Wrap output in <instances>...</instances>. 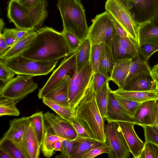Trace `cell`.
Instances as JSON below:
<instances>
[{
  "instance_id": "45",
  "label": "cell",
  "mask_w": 158,
  "mask_h": 158,
  "mask_svg": "<svg viewBox=\"0 0 158 158\" xmlns=\"http://www.w3.org/2000/svg\"><path fill=\"white\" fill-rule=\"evenodd\" d=\"M108 153V148L104 142L101 146L94 148L84 154L81 158H93L101 154Z\"/></svg>"
},
{
  "instance_id": "48",
  "label": "cell",
  "mask_w": 158,
  "mask_h": 158,
  "mask_svg": "<svg viewBox=\"0 0 158 158\" xmlns=\"http://www.w3.org/2000/svg\"><path fill=\"white\" fill-rule=\"evenodd\" d=\"M73 140L66 139L62 142L61 154L66 158H70L72 150Z\"/></svg>"
},
{
  "instance_id": "32",
  "label": "cell",
  "mask_w": 158,
  "mask_h": 158,
  "mask_svg": "<svg viewBox=\"0 0 158 158\" xmlns=\"http://www.w3.org/2000/svg\"><path fill=\"white\" fill-rule=\"evenodd\" d=\"M66 139L45 131V135L41 147L42 152L46 158L52 157L54 152L52 144L55 142L62 141Z\"/></svg>"
},
{
  "instance_id": "59",
  "label": "cell",
  "mask_w": 158,
  "mask_h": 158,
  "mask_svg": "<svg viewBox=\"0 0 158 158\" xmlns=\"http://www.w3.org/2000/svg\"><path fill=\"white\" fill-rule=\"evenodd\" d=\"M4 23L2 19L0 20V33H2L4 26Z\"/></svg>"
},
{
  "instance_id": "14",
  "label": "cell",
  "mask_w": 158,
  "mask_h": 158,
  "mask_svg": "<svg viewBox=\"0 0 158 158\" xmlns=\"http://www.w3.org/2000/svg\"><path fill=\"white\" fill-rule=\"evenodd\" d=\"M125 91H158V80L153 74L142 73L131 78L121 88Z\"/></svg>"
},
{
  "instance_id": "42",
  "label": "cell",
  "mask_w": 158,
  "mask_h": 158,
  "mask_svg": "<svg viewBox=\"0 0 158 158\" xmlns=\"http://www.w3.org/2000/svg\"><path fill=\"white\" fill-rule=\"evenodd\" d=\"M15 74L6 65L4 61L0 59V80L3 84L13 78Z\"/></svg>"
},
{
  "instance_id": "57",
  "label": "cell",
  "mask_w": 158,
  "mask_h": 158,
  "mask_svg": "<svg viewBox=\"0 0 158 158\" xmlns=\"http://www.w3.org/2000/svg\"><path fill=\"white\" fill-rule=\"evenodd\" d=\"M157 103L158 105V110L157 112L156 118V120L153 126H152L158 132V100H157Z\"/></svg>"
},
{
  "instance_id": "56",
  "label": "cell",
  "mask_w": 158,
  "mask_h": 158,
  "mask_svg": "<svg viewBox=\"0 0 158 158\" xmlns=\"http://www.w3.org/2000/svg\"><path fill=\"white\" fill-rule=\"evenodd\" d=\"M152 71L155 77L158 79V63L152 67Z\"/></svg>"
},
{
  "instance_id": "19",
  "label": "cell",
  "mask_w": 158,
  "mask_h": 158,
  "mask_svg": "<svg viewBox=\"0 0 158 158\" xmlns=\"http://www.w3.org/2000/svg\"><path fill=\"white\" fill-rule=\"evenodd\" d=\"M71 79V77L69 75H66L44 98L71 108L69 99V88Z\"/></svg>"
},
{
  "instance_id": "1",
  "label": "cell",
  "mask_w": 158,
  "mask_h": 158,
  "mask_svg": "<svg viewBox=\"0 0 158 158\" xmlns=\"http://www.w3.org/2000/svg\"><path fill=\"white\" fill-rule=\"evenodd\" d=\"M36 31V36L31 45L21 56L35 60L51 61L71 54L62 32L49 27L41 28Z\"/></svg>"
},
{
  "instance_id": "7",
  "label": "cell",
  "mask_w": 158,
  "mask_h": 158,
  "mask_svg": "<svg viewBox=\"0 0 158 158\" xmlns=\"http://www.w3.org/2000/svg\"><path fill=\"white\" fill-rule=\"evenodd\" d=\"M32 77L17 74L6 83L1 85L0 98L13 100L16 104L38 88Z\"/></svg>"
},
{
  "instance_id": "8",
  "label": "cell",
  "mask_w": 158,
  "mask_h": 158,
  "mask_svg": "<svg viewBox=\"0 0 158 158\" xmlns=\"http://www.w3.org/2000/svg\"><path fill=\"white\" fill-rule=\"evenodd\" d=\"M105 9L138 45V27L127 6L120 0H107Z\"/></svg>"
},
{
  "instance_id": "4",
  "label": "cell",
  "mask_w": 158,
  "mask_h": 158,
  "mask_svg": "<svg viewBox=\"0 0 158 158\" xmlns=\"http://www.w3.org/2000/svg\"><path fill=\"white\" fill-rule=\"evenodd\" d=\"M63 29L74 35L81 43L87 36L89 27L85 10L79 0H58L56 4Z\"/></svg>"
},
{
  "instance_id": "37",
  "label": "cell",
  "mask_w": 158,
  "mask_h": 158,
  "mask_svg": "<svg viewBox=\"0 0 158 158\" xmlns=\"http://www.w3.org/2000/svg\"><path fill=\"white\" fill-rule=\"evenodd\" d=\"M114 37L120 44L127 51L133 58L139 53V46L132 39L122 37L117 34Z\"/></svg>"
},
{
  "instance_id": "23",
  "label": "cell",
  "mask_w": 158,
  "mask_h": 158,
  "mask_svg": "<svg viewBox=\"0 0 158 158\" xmlns=\"http://www.w3.org/2000/svg\"><path fill=\"white\" fill-rule=\"evenodd\" d=\"M28 117H23L10 121V127L3 137L20 142L29 122Z\"/></svg>"
},
{
  "instance_id": "22",
  "label": "cell",
  "mask_w": 158,
  "mask_h": 158,
  "mask_svg": "<svg viewBox=\"0 0 158 158\" xmlns=\"http://www.w3.org/2000/svg\"><path fill=\"white\" fill-rule=\"evenodd\" d=\"M132 58L118 60L115 62L110 80L121 88L125 84L127 77Z\"/></svg>"
},
{
  "instance_id": "29",
  "label": "cell",
  "mask_w": 158,
  "mask_h": 158,
  "mask_svg": "<svg viewBox=\"0 0 158 158\" xmlns=\"http://www.w3.org/2000/svg\"><path fill=\"white\" fill-rule=\"evenodd\" d=\"M0 148L7 152L12 158H27L19 142L3 136L0 140Z\"/></svg>"
},
{
  "instance_id": "31",
  "label": "cell",
  "mask_w": 158,
  "mask_h": 158,
  "mask_svg": "<svg viewBox=\"0 0 158 158\" xmlns=\"http://www.w3.org/2000/svg\"><path fill=\"white\" fill-rule=\"evenodd\" d=\"M109 82H106L101 89L95 93L98 107L102 117L104 119L106 117L109 92L110 89L109 87Z\"/></svg>"
},
{
  "instance_id": "20",
  "label": "cell",
  "mask_w": 158,
  "mask_h": 158,
  "mask_svg": "<svg viewBox=\"0 0 158 158\" xmlns=\"http://www.w3.org/2000/svg\"><path fill=\"white\" fill-rule=\"evenodd\" d=\"M36 35V31H31L27 35L18 40L10 47L3 55L0 56V59L5 61L21 56L30 47Z\"/></svg>"
},
{
  "instance_id": "61",
  "label": "cell",
  "mask_w": 158,
  "mask_h": 158,
  "mask_svg": "<svg viewBox=\"0 0 158 158\" xmlns=\"http://www.w3.org/2000/svg\"><path fill=\"white\" fill-rule=\"evenodd\" d=\"M79 0L81 1V0Z\"/></svg>"
},
{
  "instance_id": "28",
  "label": "cell",
  "mask_w": 158,
  "mask_h": 158,
  "mask_svg": "<svg viewBox=\"0 0 158 158\" xmlns=\"http://www.w3.org/2000/svg\"><path fill=\"white\" fill-rule=\"evenodd\" d=\"M91 45L90 41L88 37L81 43L77 52L76 68L74 72H79L90 60Z\"/></svg>"
},
{
  "instance_id": "13",
  "label": "cell",
  "mask_w": 158,
  "mask_h": 158,
  "mask_svg": "<svg viewBox=\"0 0 158 158\" xmlns=\"http://www.w3.org/2000/svg\"><path fill=\"white\" fill-rule=\"evenodd\" d=\"M129 10L139 26L150 22L158 13V0H135Z\"/></svg>"
},
{
  "instance_id": "12",
  "label": "cell",
  "mask_w": 158,
  "mask_h": 158,
  "mask_svg": "<svg viewBox=\"0 0 158 158\" xmlns=\"http://www.w3.org/2000/svg\"><path fill=\"white\" fill-rule=\"evenodd\" d=\"M48 125L45 131L65 139L73 140L77 136L74 127L68 120L48 111L44 114Z\"/></svg>"
},
{
  "instance_id": "26",
  "label": "cell",
  "mask_w": 158,
  "mask_h": 158,
  "mask_svg": "<svg viewBox=\"0 0 158 158\" xmlns=\"http://www.w3.org/2000/svg\"><path fill=\"white\" fill-rule=\"evenodd\" d=\"M148 61L139 52L136 56L132 59L129 72L125 84L133 77L139 74L142 73L153 74L152 69L148 63Z\"/></svg>"
},
{
  "instance_id": "3",
  "label": "cell",
  "mask_w": 158,
  "mask_h": 158,
  "mask_svg": "<svg viewBox=\"0 0 158 158\" xmlns=\"http://www.w3.org/2000/svg\"><path fill=\"white\" fill-rule=\"evenodd\" d=\"M47 6L46 0H42L31 8L24 6L17 0H10L8 5L7 17L17 28L35 31L43 25L47 17Z\"/></svg>"
},
{
  "instance_id": "39",
  "label": "cell",
  "mask_w": 158,
  "mask_h": 158,
  "mask_svg": "<svg viewBox=\"0 0 158 158\" xmlns=\"http://www.w3.org/2000/svg\"><path fill=\"white\" fill-rule=\"evenodd\" d=\"M61 32L69 48L71 54L77 52L81 43L80 41L74 35L64 29Z\"/></svg>"
},
{
  "instance_id": "18",
  "label": "cell",
  "mask_w": 158,
  "mask_h": 158,
  "mask_svg": "<svg viewBox=\"0 0 158 158\" xmlns=\"http://www.w3.org/2000/svg\"><path fill=\"white\" fill-rule=\"evenodd\" d=\"M19 143L27 158L39 157L41 147L39 144L32 124L30 121Z\"/></svg>"
},
{
  "instance_id": "47",
  "label": "cell",
  "mask_w": 158,
  "mask_h": 158,
  "mask_svg": "<svg viewBox=\"0 0 158 158\" xmlns=\"http://www.w3.org/2000/svg\"><path fill=\"white\" fill-rule=\"evenodd\" d=\"M69 121L76 131L77 136L91 138L84 128L77 121L74 116L70 118Z\"/></svg>"
},
{
  "instance_id": "35",
  "label": "cell",
  "mask_w": 158,
  "mask_h": 158,
  "mask_svg": "<svg viewBox=\"0 0 158 158\" xmlns=\"http://www.w3.org/2000/svg\"><path fill=\"white\" fill-rule=\"evenodd\" d=\"M110 48L115 62L123 59L133 58L127 51L120 44L114 37Z\"/></svg>"
},
{
  "instance_id": "11",
  "label": "cell",
  "mask_w": 158,
  "mask_h": 158,
  "mask_svg": "<svg viewBox=\"0 0 158 158\" xmlns=\"http://www.w3.org/2000/svg\"><path fill=\"white\" fill-rule=\"evenodd\" d=\"M77 52L63 59L58 67L52 73L44 85L39 90L38 94L39 98L43 99L70 71L76 70Z\"/></svg>"
},
{
  "instance_id": "5",
  "label": "cell",
  "mask_w": 158,
  "mask_h": 158,
  "mask_svg": "<svg viewBox=\"0 0 158 158\" xmlns=\"http://www.w3.org/2000/svg\"><path fill=\"white\" fill-rule=\"evenodd\" d=\"M4 61L16 74L33 77L47 75L53 70L58 60L41 61L20 56Z\"/></svg>"
},
{
  "instance_id": "10",
  "label": "cell",
  "mask_w": 158,
  "mask_h": 158,
  "mask_svg": "<svg viewBox=\"0 0 158 158\" xmlns=\"http://www.w3.org/2000/svg\"><path fill=\"white\" fill-rule=\"evenodd\" d=\"M93 74L90 60L79 72H74L69 88V102L73 112L86 91Z\"/></svg>"
},
{
  "instance_id": "30",
  "label": "cell",
  "mask_w": 158,
  "mask_h": 158,
  "mask_svg": "<svg viewBox=\"0 0 158 158\" xmlns=\"http://www.w3.org/2000/svg\"><path fill=\"white\" fill-rule=\"evenodd\" d=\"M40 147L45 133V118L43 111L36 112L28 117Z\"/></svg>"
},
{
  "instance_id": "15",
  "label": "cell",
  "mask_w": 158,
  "mask_h": 158,
  "mask_svg": "<svg viewBox=\"0 0 158 158\" xmlns=\"http://www.w3.org/2000/svg\"><path fill=\"white\" fill-rule=\"evenodd\" d=\"M158 110L157 100H151L140 103L136 110L133 118L137 125L153 126Z\"/></svg>"
},
{
  "instance_id": "60",
  "label": "cell",
  "mask_w": 158,
  "mask_h": 158,
  "mask_svg": "<svg viewBox=\"0 0 158 158\" xmlns=\"http://www.w3.org/2000/svg\"><path fill=\"white\" fill-rule=\"evenodd\" d=\"M157 96H158V91L157 92Z\"/></svg>"
},
{
  "instance_id": "2",
  "label": "cell",
  "mask_w": 158,
  "mask_h": 158,
  "mask_svg": "<svg viewBox=\"0 0 158 158\" xmlns=\"http://www.w3.org/2000/svg\"><path fill=\"white\" fill-rule=\"evenodd\" d=\"M93 74L89 86L73 111L74 117L91 138L105 142L104 121L98 107L93 86Z\"/></svg>"
},
{
  "instance_id": "36",
  "label": "cell",
  "mask_w": 158,
  "mask_h": 158,
  "mask_svg": "<svg viewBox=\"0 0 158 158\" xmlns=\"http://www.w3.org/2000/svg\"><path fill=\"white\" fill-rule=\"evenodd\" d=\"M114 94L115 98L121 105L129 115L133 117L136 110L141 103L114 93Z\"/></svg>"
},
{
  "instance_id": "17",
  "label": "cell",
  "mask_w": 158,
  "mask_h": 158,
  "mask_svg": "<svg viewBox=\"0 0 158 158\" xmlns=\"http://www.w3.org/2000/svg\"><path fill=\"white\" fill-rule=\"evenodd\" d=\"M106 119L108 123L119 121L128 122L137 124L119 104L112 91L110 89Z\"/></svg>"
},
{
  "instance_id": "9",
  "label": "cell",
  "mask_w": 158,
  "mask_h": 158,
  "mask_svg": "<svg viewBox=\"0 0 158 158\" xmlns=\"http://www.w3.org/2000/svg\"><path fill=\"white\" fill-rule=\"evenodd\" d=\"M104 133L109 158H127L130 156L129 148L117 122L108 123L105 125Z\"/></svg>"
},
{
  "instance_id": "41",
  "label": "cell",
  "mask_w": 158,
  "mask_h": 158,
  "mask_svg": "<svg viewBox=\"0 0 158 158\" xmlns=\"http://www.w3.org/2000/svg\"><path fill=\"white\" fill-rule=\"evenodd\" d=\"M145 142L152 143L158 146V132L152 126H144Z\"/></svg>"
},
{
  "instance_id": "46",
  "label": "cell",
  "mask_w": 158,
  "mask_h": 158,
  "mask_svg": "<svg viewBox=\"0 0 158 158\" xmlns=\"http://www.w3.org/2000/svg\"><path fill=\"white\" fill-rule=\"evenodd\" d=\"M2 34L9 48L12 46L17 41L14 28H5Z\"/></svg>"
},
{
  "instance_id": "53",
  "label": "cell",
  "mask_w": 158,
  "mask_h": 158,
  "mask_svg": "<svg viewBox=\"0 0 158 158\" xmlns=\"http://www.w3.org/2000/svg\"><path fill=\"white\" fill-rule=\"evenodd\" d=\"M61 141H58L55 142L52 144V147L55 151H60L61 150Z\"/></svg>"
},
{
  "instance_id": "25",
  "label": "cell",
  "mask_w": 158,
  "mask_h": 158,
  "mask_svg": "<svg viewBox=\"0 0 158 158\" xmlns=\"http://www.w3.org/2000/svg\"><path fill=\"white\" fill-rule=\"evenodd\" d=\"M138 46L149 43L158 46V27L149 22L138 27Z\"/></svg>"
},
{
  "instance_id": "40",
  "label": "cell",
  "mask_w": 158,
  "mask_h": 158,
  "mask_svg": "<svg viewBox=\"0 0 158 158\" xmlns=\"http://www.w3.org/2000/svg\"><path fill=\"white\" fill-rule=\"evenodd\" d=\"M158 158V146L148 142H145L144 148L139 158Z\"/></svg>"
},
{
  "instance_id": "24",
  "label": "cell",
  "mask_w": 158,
  "mask_h": 158,
  "mask_svg": "<svg viewBox=\"0 0 158 158\" xmlns=\"http://www.w3.org/2000/svg\"><path fill=\"white\" fill-rule=\"evenodd\" d=\"M115 62L110 47L102 43L101 57L98 72L104 75L110 81Z\"/></svg>"
},
{
  "instance_id": "58",
  "label": "cell",
  "mask_w": 158,
  "mask_h": 158,
  "mask_svg": "<svg viewBox=\"0 0 158 158\" xmlns=\"http://www.w3.org/2000/svg\"><path fill=\"white\" fill-rule=\"evenodd\" d=\"M125 4L129 9L131 3L134 2L135 0H120Z\"/></svg>"
},
{
  "instance_id": "27",
  "label": "cell",
  "mask_w": 158,
  "mask_h": 158,
  "mask_svg": "<svg viewBox=\"0 0 158 158\" xmlns=\"http://www.w3.org/2000/svg\"><path fill=\"white\" fill-rule=\"evenodd\" d=\"M112 91L114 94L140 103L149 100H158L157 92L127 91L119 89Z\"/></svg>"
},
{
  "instance_id": "44",
  "label": "cell",
  "mask_w": 158,
  "mask_h": 158,
  "mask_svg": "<svg viewBox=\"0 0 158 158\" xmlns=\"http://www.w3.org/2000/svg\"><path fill=\"white\" fill-rule=\"evenodd\" d=\"M110 81L103 75L97 72L94 74L93 77V86L95 93H97L105 83Z\"/></svg>"
},
{
  "instance_id": "33",
  "label": "cell",
  "mask_w": 158,
  "mask_h": 158,
  "mask_svg": "<svg viewBox=\"0 0 158 158\" xmlns=\"http://www.w3.org/2000/svg\"><path fill=\"white\" fill-rule=\"evenodd\" d=\"M16 105L15 101L13 99L0 98V116L19 115L20 112L16 106Z\"/></svg>"
},
{
  "instance_id": "55",
  "label": "cell",
  "mask_w": 158,
  "mask_h": 158,
  "mask_svg": "<svg viewBox=\"0 0 158 158\" xmlns=\"http://www.w3.org/2000/svg\"><path fill=\"white\" fill-rule=\"evenodd\" d=\"M149 22L152 25L158 27V13Z\"/></svg>"
},
{
  "instance_id": "16",
  "label": "cell",
  "mask_w": 158,
  "mask_h": 158,
  "mask_svg": "<svg viewBox=\"0 0 158 158\" xmlns=\"http://www.w3.org/2000/svg\"><path fill=\"white\" fill-rule=\"evenodd\" d=\"M121 129L131 153L135 158H139L145 142L139 137L134 129L135 123L128 122H117Z\"/></svg>"
},
{
  "instance_id": "38",
  "label": "cell",
  "mask_w": 158,
  "mask_h": 158,
  "mask_svg": "<svg viewBox=\"0 0 158 158\" xmlns=\"http://www.w3.org/2000/svg\"><path fill=\"white\" fill-rule=\"evenodd\" d=\"M102 49V43L92 45L90 60L93 73L98 72L100 62Z\"/></svg>"
},
{
  "instance_id": "6",
  "label": "cell",
  "mask_w": 158,
  "mask_h": 158,
  "mask_svg": "<svg viewBox=\"0 0 158 158\" xmlns=\"http://www.w3.org/2000/svg\"><path fill=\"white\" fill-rule=\"evenodd\" d=\"M89 27L88 37L91 45L104 43L110 47L116 35L113 20L106 11L97 15Z\"/></svg>"
},
{
  "instance_id": "21",
  "label": "cell",
  "mask_w": 158,
  "mask_h": 158,
  "mask_svg": "<svg viewBox=\"0 0 158 158\" xmlns=\"http://www.w3.org/2000/svg\"><path fill=\"white\" fill-rule=\"evenodd\" d=\"M104 143L91 138L77 136L73 140L70 158H81L84 154L94 148L101 146Z\"/></svg>"
},
{
  "instance_id": "43",
  "label": "cell",
  "mask_w": 158,
  "mask_h": 158,
  "mask_svg": "<svg viewBox=\"0 0 158 158\" xmlns=\"http://www.w3.org/2000/svg\"><path fill=\"white\" fill-rule=\"evenodd\" d=\"M139 50L144 57L148 60L153 54L158 51V46L147 43L139 46Z\"/></svg>"
},
{
  "instance_id": "50",
  "label": "cell",
  "mask_w": 158,
  "mask_h": 158,
  "mask_svg": "<svg viewBox=\"0 0 158 158\" xmlns=\"http://www.w3.org/2000/svg\"><path fill=\"white\" fill-rule=\"evenodd\" d=\"M14 31L16 38L17 41L20 40L27 35L32 31L14 28Z\"/></svg>"
},
{
  "instance_id": "54",
  "label": "cell",
  "mask_w": 158,
  "mask_h": 158,
  "mask_svg": "<svg viewBox=\"0 0 158 158\" xmlns=\"http://www.w3.org/2000/svg\"><path fill=\"white\" fill-rule=\"evenodd\" d=\"M0 157L1 158H12L6 151L0 148Z\"/></svg>"
},
{
  "instance_id": "51",
  "label": "cell",
  "mask_w": 158,
  "mask_h": 158,
  "mask_svg": "<svg viewBox=\"0 0 158 158\" xmlns=\"http://www.w3.org/2000/svg\"><path fill=\"white\" fill-rule=\"evenodd\" d=\"M22 5L28 8L34 6L42 0H17Z\"/></svg>"
},
{
  "instance_id": "49",
  "label": "cell",
  "mask_w": 158,
  "mask_h": 158,
  "mask_svg": "<svg viewBox=\"0 0 158 158\" xmlns=\"http://www.w3.org/2000/svg\"><path fill=\"white\" fill-rule=\"evenodd\" d=\"M113 20L114 28L116 34L122 37L132 39L121 25L115 21L113 19Z\"/></svg>"
},
{
  "instance_id": "52",
  "label": "cell",
  "mask_w": 158,
  "mask_h": 158,
  "mask_svg": "<svg viewBox=\"0 0 158 158\" xmlns=\"http://www.w3.org/2000/svg\"><path fill=\"white\" fill-rule=\"evenodd\" d=\"M9 48L2 33H0V56L3 55Z\"/></svg>"
},
{
  "instance_id": "34",
  "label": "cell",
  "mask_w": 158,
  "mask_h": 158,
  "mask_svg": "<svg viewBox=\"0 0 158 158\" xmlns=\"http://www.w3.org/2000/svg\"><path fill=\"white\" fill-rule=\"evenodd\" d=\"M42 100L44 104L63 118L69 121L70 118L74 116L73 112L71 108L61 106L47 99L43 98Z\"/></svg>"
}]
</instances>
